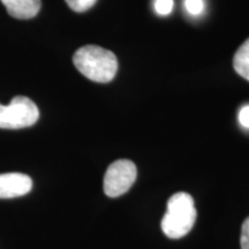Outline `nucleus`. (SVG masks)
<instances>
[{"mask_svg":"<svg viewBox=\"0 0 249 249\" xmlns=\"http://www.w3.org/2000/svg\"><path fill=\"white\" fill-rule=\"evenodd\" d=\"M73 62L83 76L98 83L110 82L118 71L116 54L97 45L80 48L73 55Z\"/></svg>","mask_w":249,"mask_h":249,"instance_id":"nucleus-1","label":"nucleus"},{"mask_svg":"<svg viewBox=\"0 0 249 249\" xmlns=\"http://www.w3.org/2000/svg\"><path fill=\"white\" fill-rule=\"evenodd\" d=\"M194 200L187 193H176L167 201V210L161 219V230L171 239H180L193 229L196 222Z\"/></svg>","mask_w":249,"mask_h":249,"instance_id":"nucleus-2","label":"nucleus"},{"mask_svg":"<svg viewBox=\"0 0 249 249\" xmlns=\"http://www.w3.org/2000/svg\"><path fill=\"white\" fill-rule=\"evenodd\" d=\"M39 111L30 98L17 96L8 105L0 104V128L20 129L37 123Z\"/></svg>","mask_w":249,"mask_h":249,"instance_id":"nucleus-3","label":"nucleus"},{"mask_svg":"<svg viewBox=\"0 0 249 249\" xmlns=\"http://www.w3.org/2000/svg\"><path fill=\"white\" fill-rule=\"evenodd\" d=\"M135 164L128 160H119L107 167L104 177V192L108 197H119L130 189L136 180Z\"/></svg>","mask_w":249,"mask_h":249,"instance_id":"nucleus-4","label":"nucleus"},{"mask_svg":"<svg viewBox=\"0 0 249 249\" xmlns=\"http://www.w3.org/2000/svg\"><path fill=\"white\" fill-rule=\"evenodd\" d=\"M33 188V180L23 173L0 174V198H14L28 194Z\"/></svg>","mask_w":249,"mask_h":249,"instance_id":"nucleus-5","label":"nucleus"},{"mask_svg":"<svg viewBox=\"0 0 249 249\" xmlns=\"http://www.w3.org/2000/svg\"><path fill=\"white\" fill-rule=\"evenodd\" d=\"M7 13L15 18H31L38 14L40 0H1Z\"/></svg>","mask_w":249,"mask_h":249,"instance_id":"nucleus-6","label":"nucleus"},{"mask_svg":"<svg viewBox=\"0 0 249 249\" xmlns=\"http://www.w3.org/2000/svg\"><path fill=\"white\" fill-rule=\"evenodd\" d=\"M233 67L239 75L249 81V38L235 52Z\"/></svg>","mask_w":249,"mask_h":249,"instance_id":"nucleus-7","label":"nucleus"},{"mask_svg":"<svg viewBox=\"0 0 249 249\" xmlns=\"http://www.w3.org/2000/svg\"><path fill=\"white\" fill-rule=\"evenodd\" d=\"M66 4L70 6L71 11L77 12V13H82V12L88 11L96 4L97 0H65Z\"/></svg>","mask_w":249,"mask_h":249,"instance_id":"nucleus-8","label":"nucleus"},{"mask_svg":"<svg viewBox=\"0 0 249 249\" xmlns=\"http://www.w3.org/2000/svg\"><path fill=\"white\" fill-rule=\"evenodd\" d=\"M185 7L191 15H200L204 11L203 0H185Z\"/></svg>","mask_w":249,"mask_h":249,"instance_id":"nucleus-9","label":"nucleus"},{"mask_svg":"<svg viewBox=\"0 0 249 249\" xmlns=\"http://www.w3.org/2000/svg\"><path fill=\"white\" fill-rule=\"evenodd\" d=\"M155 9L160 15H169L173 9V0H155Z\"/></svg>","mask_w":249,"mask_h":249,"instance_id":"nucleus-10","label":"nucleus"},{"mask_svg":"<svg viewBox=\"0 0 249 249\" xmlns=\"http://www.w3.org/2000/svg\"><path fill=\"white\" fill-rule=\"evenodd\" d=\"M240 244L241 249H249V217L242 224Z\"/></svg>","mask_w":249,"mask_h":249,"instance_id":"nucleus-11","label":"nucleus"},{"mask_svg":"<svg viewBox=\"0 0 249 249\" xmlns=\"http://www.w3.org/2000/svg\"><path fill=\"white\" fill-rule=\"evenodd\" d=\"M239 121L245 128H249V105H246L239 112Z\"/></svg>","mask_w":249,"mask_h":249,"instance_id":"nucleus-12","label":"nucleus"}]
</instances>
